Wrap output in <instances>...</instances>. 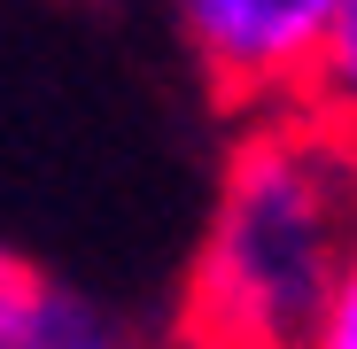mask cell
<instances>
[{"label":"cell","mask_w":357,"mask_h":349,"mask_svg":"<svg viewBox=\"0 0 357 349\" xmlns=\"http://www.w3.org/2000/svg\"><path fill=\"white\" fill-rule=\"evenodd\" d=\"M357 256V155L303 109L241 116L178 287V349H311Z\"/></svg>","instance_id":"1"},{"label":"cell","mask_w":357,"mask_h":349,"mask_svg":"<svg viewBox=\"0 0 357 349\" xmlns=\"http://www.w3.org/2000/svg\"><path fill=\"white\" fill-rule=\"evenodd\" d=\"M342 0H171L178 47L225 109H287Z\"/></svg>","instance_id":"2"},{"label":"cell","mask_w":357,"mask_h":349,"mask_svg":"<svg viewBox=\"0 0 357 349\" xmlns=\"http://www.w3.org/2000/svg\"><path fill=\"white\" fill-rule=\"evenodd\" d=\"M0 349H148L140 326H125L109 303L78 295V287H54L39 279L31 287V303L0 326Z\"/></svg>","instance_id":"3"},{"label":"cell","mask_w":357,"mask_h":349,"mask_svg":"<svg viewBox=\"0 0 357 349\" xmlns=\"http://www.w3.org/2000/svg\"><path fill=\"white\" fill-rule=\"evenodd\" d=\"M295 109L319 116V125L357 155V0H342V8H334V24H326L319 54H311L303 86H295Z\"/></svg>","instance_id":"4"},{"label":"cell","mask_w":357,"mask_h":349,"mask_svg":"<svg viewBox=\"0 0 357 349\" xmlns=\"http://www.w3.org/2000/svg\"><path fill=\"white\" fill-rule=\"evenodd\" d=\"M311 349H357V256H349V272H342V287H334V303H326Z\"/></svg>","instance_id":"5"},{"label":"cell","mask_w":357,"mask_h":349,"mask_svg":"<svg viewBox=\"0 0 357 349\" xmlns=\"http://www.w3.org/2000/svg\"><path fill=\"white\" fill-rule=\"evenodd\" d=\"M31 287H39V272H31L16 249H0V326H8V318L31 303Z\"/></svg>","instance_id":"6"}]
</instances>
